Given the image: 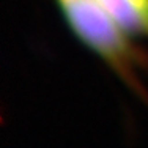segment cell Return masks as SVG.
<instances>
[{
	"instance_id": "obj_1",
	"label": "cell",
	"mask_w": 148,
	"mask_h": 148,
	"mask_svg": "<svg viewBox=\"0 0 148 148\" xmlns=\"http://www.w3.org/2000/svg\"><path fill=\"white\" fill-rule=\"evenodd\" d=\"M73 33L112 69L140 99L148 93L140 73H148V52L137 47L98 0H55Z\"/></svg>"
},
{
	"instance_id": "obj_2",
	"label": "cell",
	"mask_w": 148,
	"mask_h": 148,
	"mask_svg": "<svg viewBox=\"0 0 148 148\" xmlns=\"http://www.w3.org/2000/svg\"><path fill=\"white\" fill-rule=\"evenodd\" d=\"M129 36L148 38V0H98Z\"/></svg>"
}]
</instances>
